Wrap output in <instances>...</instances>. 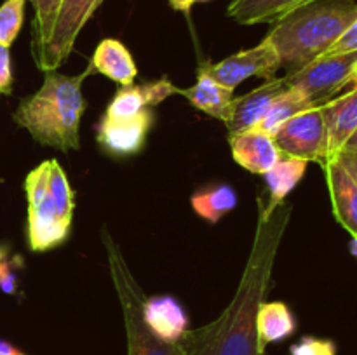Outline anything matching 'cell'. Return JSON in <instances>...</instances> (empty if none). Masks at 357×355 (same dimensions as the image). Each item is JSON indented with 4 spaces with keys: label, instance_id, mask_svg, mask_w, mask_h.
<instances>
[{
    "label": "cell",
    "instance_id": "6da1fadb",
    "mask_svg": "<svg viewBox=\"0 0 357 355\" xmlns=\"http://www.w3.org/2000/svg\"><path fill=\"white\" fill-rule=\"evenodd\" d=\"M258 204L253 247L236 296L218 319L187 331L180 340L187 355H265L258 345L257 317L271 284L291 207L284 202L261 204L260 198Z\"/></svg>",
    "mask_w": 357,
    "mask_h": 355
},
{
    "label": "cell",
    "instance_id": "7a4b0ae2",
    "mask_svg": "<svg viewBox=\"0 0 357 355\" xmlns=\"http://www.w3.org/2000/svg\"><path fill=\"white\" fill-rule=\"evenodd\" d=\"M356 16L354 0H312L275 21L265 40L288 75L326 54Z\"/></svg>",
    "mask_w": 357,
    "mask_h": 355
},
{
    "label": "cell",
    "instance_id": "3957f363",
    "mask_svg": "<svg viewBox=\"0 0 357 355\" xmlns=\"http://www.w3.org/2000/svg\"><path fill=\"white\" fill-rule=\"evenodd\" d=\"M89 72L91 68L82 75H63L56 70L44 72L40 89L24 97L14 111L16 124L26 129L40 145L59 152L79 150L80 118L86 111L82 82Z\"/></svg>",
    "mask_w": 357,
    "mask_h": 355
},
{
    "label": "cell",
    "instance_id": "277c9868",
    "mask_svg": "<svg viewBox=\"0 0 357 355\" xmlns=\"http://www.w3.org/2000/svg\"><path fill=\"white\" fill-rule=\"evenodd\" d=\"M101 239H103L105 249H107L112 281H114L122 313H124L128 355H187L181 341L178 343L160 341L146 327L145 320H143V303L146 298L142 287L129 270L121 247L115 244L107 230H103Z\"/></svg>",
    "mask_w": 357,
    "mask_h": 355
},
{
    "label": "cell",
    "instance_id": "5b68a950",
    "mask_svg": "<svg viewBox=\"0 0 357 355\" xmlns=\"http://www.w3.org/2000/svg\"><path fill=\"white\" fill-rule=\"evenodd\" d=\"M49 169L51 160H45L24 180L28 198V244L33 253L58 247L70 233V226L59 219L49 191Z\"/></svg>",
    "mask_w": 357,
    "mask_h": 355
},
{
    "label": "cell",
    "instance_id": "8992f818",
    "mask_svg": "<svg viewBox=\"0 0 357 355\" xmlns=\"http://www.w3.org/2000/svg\"><path fill=\"white\" fill-rule=\"evenodd\" d=\"M103 0H61L54 24L45 42L33 51L35 63L42 72H54L65 63L87 21Z\"/></svg>",
    "mask_w": 357,
    "mask_h": 355
},
{
    "label": "cell",
    "instance_id": "52a82bcc",
    "mask_svg": "<svg viewBox=\"0 0 357 355\" xmlns=\"http://www.w3.org/2000/svg\"><path fill=\"white\" fill-rule=\"evenodd\" d=\"M357 65V51L347 54L321 56L302 70L284 75L288 87L300 90L314 104H323L349 86Z\"/></svg>",
    "mask_w": 357,
    "mask_h": 355
},
{
    "label": "cell",
    "instance_id": "ba28073f",
    "mask_svg": "<svg viewBox=\"0 0 357 355\" xmlns=\"http://www.w3.org/2000/svg\"><path fill=\"white\" fill-rule=\"evenodd\" d=\"M274 141L282 155L324 162L328 159V131L321 104L286 120L274 134Z\"/></svg>",
    "mask_w": 357,
    "mask_h": 355
},
{
    "label": "cell",
    "instance_id": "9c48e42d",
    "mask_svg": "<svg viewBox=\"0 0 357 355\" xmlns=\"http://www.w3.org/2000/svg\"><path fill=\"white\" fill-rule=\"evenodd\" d=\"M199 70L220 86L234 90L250 77H260L265 80L275 79V73L281 70V61L275 49L264 38L255 47L236 52L218 63H204Z\"/></svg>",
    "mask_w": 357,
    "mask_h": 355
},
{
    "label": "cell",
    "instance_id": "30bf717a",
    "mask_svg": "<svg viewBox=\"0 0 357 355\" xmlns=\"http://www.w3.org/2000/svg\"><path fill=\"white\" fill-rule=\"evenodd\" d=\"M153 122L152 108H145L135 117L107 118L98 124L96 138L103 152L112 157H131L143 150Z\"/></svg>",
    "mask_w": 357,
    "mask_h": 355
},
{
    "label": "cell",
    "instance_id": "8fae6325",
    "mask_svg": "<svg viewBox=\"0 0 357 355\" xmlns=\"http://www.w3.org/2000/svg\"><path fill=\"white\" fill-rule=\"evenodd\" d=\"M286 89H288V84L282 77V79L267 80L264 86L257 87L244 96H234L225 118L229 134L236 136L241 132L258 129L260 122L267 115L268 108Z\"/></svg>",
    "mask_w": 357,
    "mask_h": 355
},
{
    "label": "cell",
    "instance_id": "7c38bea8",
    "mask_svg": "<svg viewBox=\"0 0 357 355\" xmlns=\"http://www.w3.org/2000/svg\"><path fill=\"white\" fill-rule=\"evenodd\" d=\"M143 320L155 338L178 343L188 331V315L173 296H152L143 303Z\"/></svg>",
    "mask_w": 357,
    "mask_h": 355
},
{
    "label": "cell",
    "instance_id": "4fadbf2b",
    "mask_svg": "<svg viewBox=\"0 0 357 355\" xmlns=\"http://www.w3.org/2000/svg\"><path fill=\"white\" fill-rule=\"evenodd\" d=\"M230 148L234 160L255 174H265L284 157L274 138L258 129L230 136Z\"/></svg>",
    "mask_w": 357,
    "mask_h": 355
},
{
    "label": "cell",
    "instance_id": "5bb4252c",
    "mask_svg": "<svg viewBox=\"0 0 357 355\" xmlns=\"http://www.w3.org/2000/svg\"><path fill=\"white\" fill-rule=\"evenodd\" d=\"M321 166L326 174L335 218L347 232L357 235V184L333 159H326Z\"/></svg>",
    "mask_w": 357,
    "mask_h": 355
},
{
    "label": "cell",
    "instance_id": "9a60e30c",
    "mask_svg": "<svg viewBox=\"0 0 357 355\" xmlns=\"http://www.w3.org/2000/svg\"><path fill=\"white\" fill-rule=\"evenodd\" d=\"M328 131V159L340 152L357 129V89L321 104Z\"/></svg>",
    "mask_w": 357,
    "mask_h": 355
},
{
    "label": "cell",
    "instance_id": "2e32d148",
    "mask_svg": "<svg viewBox=\"0 0 357 355\" xmlns=\"http://www.w3.org/2000/svg\"><path fill=\"white\" fill-rule=\"evenodd\" d=\"M91 70L103 73L114 82L124 86H132L135 79L138 77V68L132 59L131 52L128 51L122 42L115 38H105L98 44L93 54Z\"/></svg>",
    "mask_w": 357,
    "mask_h": 355
},
{
    "label": "cell",
    "instance_id": "e0dca14e",
    "mask_svg": "<svg viewBox=\"0 0 357 355\" xmlns=\"http://www.w3.org/2000/svg\"><path fill=\"white\" fill-rule=\"evenodd\" d=\"M309 2L312 0H232L229 16L241 24H274L286 14Z\"/></svg>",
    "mask_w": 357,
    "mask_h": 355
},
{
    "label": "cell",
    "instance_id": "ac0fdd59",
    "mask_svg": "<svg viewBox=\"0 0 357 355\" xmlns=\"http://www.w3.org/2000/svg\"><path fill=\"white\" fill-rule=\"evenodd\" d=\"M178 94L187 97L197 110L225 122L229 106L234 100V90L220 86L218 82L197 70V82L190 89H178Z\"/></svg>",
    "mask_w": 357,
    "mask_h": 355
},
{
    "label": "cell",
    "instance_id": "d6986e66",
    "mask_svg": "<svg viewBox=\"0 0 357 355\" xmlns=\"http://www.w3.org/2000/svg\"><path fill=\"white\" fill-rule=\"evenodd\" d=\"M296 331V319L289 306L282 301L261 303L257 317V333L260 350L265 354V348L271 343L286 340Z\"/></svg>",
    "mask_w": 357,
    "mask_h": 355
},
{
    "label": "cell",
    "instance_id": "ffe728a7",
    "mask_svg": "<svg viewBox=\"0 0 357 355\" xmlns=\"http://www.w3.org/2000/svg\"><path fill=\"white\" fill-rule=\"evenodd\" d=\"M192 209L208 223H218L237 205V191L230 184H211L195 191L190 198Z\"/></svg>",
    "mask_w": 357,
    "mask_h": 355
},
{
    "label": "cell",
    "instance_id": "44dd1931",
    "mask_svg": "<svg viewBox=\"0 0 357 355\" xmlns=\"http://www.w3.org/2000/svg\"><path fill=\"white\" fill-rule=\"evenodd\" d=\"M309 160L295 159V157H282L272 169H268L264 174L265 183L268 188V204L275 205L284 202L288 197L289 191L302 181L303 174H305Z\"/></svg>",
    "mask_w": 357,
    "mask_h": 355
},
{
    "label": "cell",
    "instance_id": "7402d4cb",
    "mask_svg": "<svg viewBox=\"0 0 357 355\" xmlns=\"http://www.w3.org/2000/svg\"><path fill=\"white\" fill-rule=\"evenodd\" d=\"M317 106L312 101L307 100L300 90L288 87L278 100L272 103V106L268 108L267 115L264 117V120L258 125V131L265 132V134L272 136L278 132V129L284 124L286 120H289L291 117H295L296 113L303 110H309V108Z\"/></svg>",
    "mask_w": 357,
    "mask_h": 355
},
{
    "label": "cell",
    "instance_id": "603a6c76",
    "mask_svg": "<svg viewBox=\"0 0 357 355\" xmlns=\"http://www.w3.org/2000/svg\"><path fill=\"white\" fill-rule=\"evenodd\" d=\"M49 191L54 200L56 211H58L59 219L65 223L66 226L72 225L73 218V190L70 187V181L66 178L65 171L61 169L59 162L56 159H51V169H49Z\"/></svg>",
    "mask_w": 357,
    "mask_h": 355
},
{
    "label": "cell",
    "instance_id": "cb8c5ba5",
    "mask_svg": "<svg viewBox=\"0 0 357 355\" xmlns=\"http://www.w3.org/2000/svg\"><path fill=\"white\" fill-rule=\"evenodd\" d=\"M150 108L146 104L145 94H143L142 86H124L117 90L114 100L108 103L107 111L103 117L107 118H128L135 117L139 111Z\"/></svg>",
    "mask_w": 357,
    "mask_h": 355
},
{
    "label": "cell",
    "instance_id": "d4e9b609",
    "mask_svg": "<svg viewBox=\"0 0 357 355\" xmlns=\"http://www.w3.org/2000/svg\"><path fill=\"white\" fill-rule=\"evenodd\" d=\"M26 0H6L0 6V45L10 47L21 31Z\"/></svg>",
    "mask_w": 357,
    "mask_h": 355
},
{
    "label": "cell",
    "instance_id": "484cf974",
    "mask_svg": "<svg viewBox=\"0 0 357 355\" xmlns=\"http://www.w3.org/2000/svg\"><path fill=\"white\" fill-rule=\"evenodd\" d=\"M35 9L33 21V44L31 49L38 47L45 42V38L51 33V28L54 24L56 14H58L61 0H28Z\"/></svg>",
    "mask_w": 357,
    "mask_h": 355
},
{
    "label": "cell",
    "instance_id": "4316f807",
    "mask_svg": "<svg viewBox=\"0 0 357 355\" xmlns=\"http://www.w3.org/2000/svg\"><path fill=\"white\" fill-rule=\"evenodd\" d=\"M23 268L21 256L14 254L9 246L0 242V291L6 294H16L20 270Z\"/></svg>",
    "mask_w": 357,
    "mask_h": 355
},
{
    "label": "cell",
    "instance_id": "83f0119b",
    "mask_svg": "<svg viewBox=\"0 0 357 355\" xmlns=\"http://www.w3.org/2000/svg\"><path fill=\"white\" fill-rule=\"evenodd\" d=\"M289 355H337V343L326 338L303 336L291 345Z\"/></svg>",
    "mask_w": 357,
    "mask_h": 355
},
{
    "label": "cell",
    "instance_id": "f1b7e54d",
    "mask_svg": "<svg viewBox=\"0 0 357 355\" xmlns=\"http://www.w3.org/2000/svg\"><path fill=\"white\" fill-rule=\"evenodd\" d=\"M142 90L143 94H145L146 104H149L150 108L157 106V104H159L160 101L166 100V97L173 96V94H178V87H174L166 77H164V79L155 80V82L143 84Z\"/></svg>",
    "mask_w": 357,
    "mask_h": 355
},
{
    "label": "cell",
    "instance_id": "f546056e",
    "mask_svg": "<svg viewBox=\"0 0 357 355\" xmlns=\"http://www.w3.org/2000/svg\"><path fill=\"white\" fill-rule=\"evenodd\" d=\"M356 51H357V16L354 17V21L345 28L344 33L337 38V42L331 45L330 51H328L324 56L347 54V52H356Z\"/></svg>",
    "mask_w": 357,
    "mask_h": 355
},
{
    "label": "cell",
    "instance_id": "4dcf8cb0",
    "mask_svg": "<svg viewBox=\"0 0 357 355\" xmlns=\"http://www.w3.org/2000/svg\"><path fill=\"white\" fill-rule=\"evenodd\" d=\"M13 87V68H10L9 47L0 45V94L10 93Z\"/></svg>",
    "mask_w": 357,
    "mask_h": 355
},
{
    "label": "cell",
    "instance_id": "1f68e13d",
    "mask_svg": "<svg viewBox=\"0 0 357 355\" xmlns=\"http://www.w3.org/2000/svg\"><path fill=\"white\" fill-rule=\"evenodd\" d=\"M330 159H333L357 184V152H352V150H340V152H337L335 155H331Z\"/></svg>",
    "mask_w": 357,
    "mask_h": 355
},
{
    "label": "cell",
    "instance_id": "d6a6232c",
    "mask_svg": "<svg viewBox=\"0 0 357 355\" xmlns=\"http://www.w3.org/2000/svg\"><path fill=\"white\" fill-rule=\"evenodd\" d=\"M171 7L174 10H181V13H188L195 2H206V0H169Z\"/></svg>",
    "mask_w": 357,
    "mask_h": 355
},
{
    "label": "cell",
    "instance_id": "836d02e7",
    "mask_svg": "<svg viewBox=\"0 0 357 355\" xmlns=\"http://www.w3.org/2000/svg\"><path fill=\"white\" fill-rule=\"evenodd\" d=\"M0 355H26V354L21 352L20 348L14 347V345H10L9 341L0 340Z\"/></svg>",
    "mask_w": 357,
    "mask_h": 355
},
{
    "label": "cell",
    "instance_id": "e575fe53",
    "mask_svg": "<svg viewBox=\"0 0 357 355\" xmlns=\"http://www.w3.org/2000/svg\"><path fill=\"white\" fill-rule=\"evenodd\" d=\"M342 150H352V152H357V129L352 132V136L347 139V143H345Z\"/></svg>",
    "mask_w": 357,
    "mask_h": 355
},
{
    "label": "cell",
    "instance_id": "d590c367",
    "mask_svg": "<svg viewBox=\"0 0 357 355\" xmlns=\"http://www.w3.org/2000/svg\"><path fill=\"white\" fill-rule=\"evenodd\" d=\"M351 253L354 254L357 258V235H352V240H351Z\"/></svg>",
    "mask_w": 357,
    "mask_h": 355
}]
</instances>
